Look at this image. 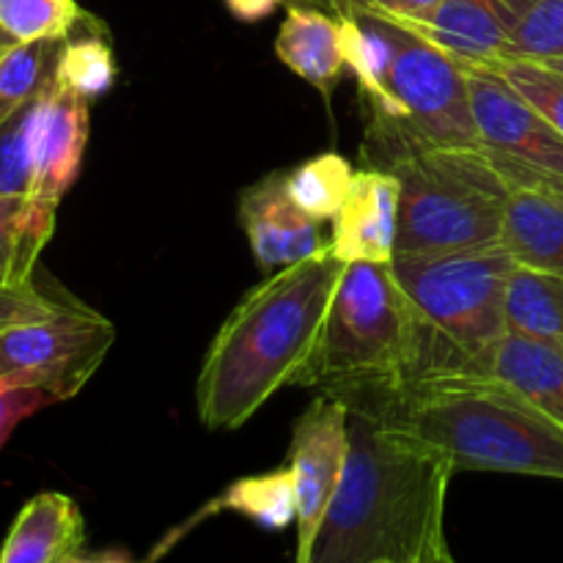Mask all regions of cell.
<instances>
[{"label":"cell","mask_w":563,"mask_h":563,"mask_svg":"<svg viewBox=\"0 0 563 563\" xmlns=\"http://www.w3.org/2000/svg\"><path fill=\"white\" fill-rule=\"evenodd\" d=\"M350 410V449L308 563H423L445 544L454 465L421 440Z\"/></svg>","instance_id":"obj_1"},{"label":"cell","mask_w":563,"mask_h":563,"mask_svg":"<svg viewBox=\"0 0 563 563\" xmlns=\"http://www.w3.org/2000/svg\"><path fill=\"white\" fill-rule=\"evenodd\" d=\"M344 262L324 247L280 267L247 291L209 344L196 379L198 421L212 432L240 429L317 350Z\"/></svg>","instance_id":"obj_2"},{"label":"cell","mask_w":563,"mask_h":563,"mask_svg":"<svg viewBox=\"0 0 563 563\" xmlns=\"http://www.w3.org/2000/svg\"><path fill=\"white\" fill-rule=\"evenodd\" d=\"M333 396L438 449L454 471L563 482V427L495 377L366 385Z\"/></svg>","instance_id":"obj_3"},{"label":"cell","mask_w":563,"mask_h":563,"mask_svg":"<svg viewBox=\"0 0 563 563\" xmlns=\"http://www.w3.org/2000/svg\"><path fill=\"white\" fill-rule=\"evenodd\" d=\"M515 256L504 242L438 256H394L407 319L405 368L396 385L493 377L506 330L504 291Z\"/></svg>","instance_id":"obj_4"},{"label":"cell","mask_w":563,"mask_h":563,"mask_svg":"<svg viewBox=\"0 0 563 563\" xmlns=\"http://www.w3.org/2000/svg\"><path fill=\"white\" fill-rule=\"evenodd\" d=\"M385 22L388 64L377 86L361 93L366 121L361 154L366 168L390 170L423 148L478 146L460 60L407 27Z\"/></svg>","instance_id":"obj_5"},{"label":"cell","mask_w":563,"mask_h":563,"mask_svg":"<svg viewBox=\"0 0 563 563\" xmlns=\"http://www.w3.org/2000/svg\"><path fill=\"white\" fill-rule=\"evenodd\" d=\"M401 187L396 256L500 242L511 187L482 146L423 148L390 168Z\"/></svg>","instance_id":"obj_6"},{"label":"cell","mask_w":563,"mask_h":563,"mask_svg":"<svg viewBox=\"0 0 563 563\" xmlns=\"http://www.w3.org/2000/svg\"><path fill=\"white\" fill-rule=\"evenodd\" d=\"M405 352L407 319L390 262H350L341 269L317 350L295 385L328 396L366 385H396Z\"/></svg>","instance_id":"obj_7"},{"label":"cell","mask_w":563,"mask_h":563,"mask_svg":"<svg viewBox=\"0 0 563 563\" xmlns=\"http://www.w3.org/2000/svg\"><path fill=\"white\" fill-rule=\"evenodd\" d=\"M478 146L511 190L563 192V135L495 66L462 64Z\"/></svg>","instance_id":"obj_8"},{"label":"cell","mask_w":563,"mask_h":563,"mask_svg":"<svg viewBox=\"0 0 563 563\" xmlns=\"http://www.w3.org/2000/svg\"><path fill=\"white\" fill-rule=\"evenodd\" d=\"M113 341L110 319L91 308L66 306L55 317L0 333V377L42 385L66 401L97 374Z\"/></svg>","instance_id":"obj_9"},{"label":"cell","mask_w":563,"mask_h":563,"mask_svg":"<svg viewBox=\"0 0 563 563\" xmlns=\"http://www.w3.org/2000/svg\"><path fill=\"white\" fill-rule=\"evenodd\" d=\"M350 449V410L335 396L317 394L295 421L289 445V471L297 495L295 563H308L313 539L328 515L344 473Z\"/></svg>","instance_id":"obj_10"},{"label":"cell","mask_w":563,"mask_h":563,"mask_svg":"<svg viewBox=\"0 0 563 563\" xmlns=\"http://www.w3.org/2000/svg\"><path fill=\"white\" fill-rule=\"evenodd\" d=\"M88 108L91 102L58 82H53L36 99L31 124L33 181L27 196L60 203V198L75 185L91 132Z\"/></svg>","instance_id":"obj_11"},{"label":"cell","mask_w":563,"mask_h":563,"mask_svg":"<svg viewBox=\"0 0 563 563\" xmlns=\"http://www.w3.org/2000/svg\"><path fill=\"white\" fill-rule=\"evenodd\" d=\"M240 223L262 269H280L317 256L330 240L286 192L284 174H269L240 196Z\"/></svg>","instance_id":"obj_12"},{"label":"cell","mask_w":563,"mask_h":563,"mask_svg":"<svg viewBox=\"0 0 563 563\" xmlns=\"http://www.w3.org/2000/svg\"><path fill=\"white\" fill-rule=\"evenodd\" d=\"M401 187L396 174L379 168L355 170L350 192L333 218L330 251L344 264L379 262L396 256Z\"/></svg>","instance_id":"obj_13"},{"label":"cell","mask_w":563,"mask_h":563,"mask_svg":"<svg viewBox=\"0 0 563 563\" xmlns=\"http://www.w3.org/2000/svg\"><path fill=\"white\" fill-rule=\"evenodd\" d=\"M390 22L427 38L460 64L495 66L515 58L509 36L489 0H440L423 14Z\"/></svg>","instance_id":"obj_14"},{"label":"cell","mask_w":563,"mask_h":563,"mask_svg":"<svg viewBox=\"0 0 563 563\" xmlns=\"http://www.w3.org/2000/svg\"><path fill=\"white\" fill-rule=\"evenodd\" d=\"M86 544V520L69 495L38 493L20 509L0 563H69Z\"/></svg>","instance_id":"obj_15"},{"label":"cell","mask_w":563,"mask_h":563,"mask_svg":"<svg viewBox=\"0 0 563 563\" xmlns=\"http://www.w3.org/2000/svg\"><path fill=\"white\" fill-rule=\"evenodd\" d=\"M275 55L297 77L311 82L324 99L333 97L346 69L341 22L333 11L319 5L289 3L275 38Z\"/></svg>","instance_id":"obj_16"},{"label":"cell","mask_w":563,"mask_h":563,"mask_svg":"<svg viewBox=\"0 0 563 563\" xmlns=\"http://www.w3.org/2000/svg\"><path fill=\"white\" fill-rule=\"evenodd\" d=\"M500 242L522 267L563 278V192L511 190Z\"/></svg>","instance_id":"obj_17"},{"label":"cell","mask_w":563,"mask_h":563,"mask_svg":"<svg viewBox=\"0 0 563 563\" xmlns=\"http://www.w3.org/2000/svg\"><path fill=\"white\" fill-rule=\"evenodd\" d=\"M220 511H234V515L245 517L251 520L253 526L264 528V531H286L289 526L297 522V495H295V478H291L289 465L286 467H275V471L258 473V476H245L236 478L234 484L223 489L218 498L212 500L209 506H203L179 533H170L168 539L163 542V548L154 553L157 559L159 553L170 548L181 533L187 531L190 526H198L201 520H207L209 515H220ZM152 559V561H154ZM148 561V563H152Z\"/></svg>","instance_id":"obj_18"},{"label":"cell","mask_w":563,"mask_h":563,"mask_svg":"<svg viewBox=\"0 0 563 563\" xmlns=\"http://www.w3.org/2000/svg\"><path fill=\"white\" fill-rule=\"evenodd\" d=\"M493 377L563 427V346L506 333L495 350Z\"/></svg>","instance_id":"obj_19"},{"label":"cell","mask_w":563,"mask_h":563,"mask_svg":"<svg viewBox=\"0 0 563 563\" xmlns=\"http://www.w3.org/2000/svg\"><path fill=\"white\" fill-rule=\"evenodd\" d=\"M58 203L33 196H0V284L33 278L38 256L55 234Z\"/></svg>","instance_id":"obj_20"},{"label":"cell","mask_w":563,"mask_h":563,"mask_svg":"<svg viewBox=\"0 0 563 563\" xmlns=\"http://www.w3.org/2000/svg\"><path fill=\"white\" fill-rule=\"evenodd\" d=\"M506 330L563 346V278L517 264L504 291Z\"/></svg>","instance_id":"obj_21"},{"label":"cell","mask_w":563,"mask_h":563,"mask_svg":"<svg viewBox=\"0 0 563 563\" xmlns=\"http://www.w3.org/2000/svg\"><path fill=\"white\" fill-rule=\"evenodd\" d=\"M115 71L119 69H115V55L110 47L108 31L97 16L86 14L64 42L55 82L69 88L86 102H93L113 88Z\"/></svg>","instance_id":"obj_22"},{"label":"cell","mask_w":563,"mask_h":563,"mask_svg":"<svg viewBox=\"0 0 563 563\" xmlns=\"http://www.w3.org/2000/svg\"><path fill=\"white\" fill-rule=\"evenodd\" d=\"M64 42L66 38L16 42L0 55V124L53 86Z\"/></svg>","instance_id":"obj_23"},{"label":"cell","mask_w":563,"mask_h":563,"mask_svg":"<svg viewBox=\"0 0 563 563\" xmlns=\"http://www.w3.org/2000/svg\"><path fill=\"white\" fill-rule=\"evenodd\" d=\"M515 58L563 55V0H489Z\"/></svg>","instance_id":"obj_24"},{"label":"cell","mask_w":563,"mask_h":563,"mask_svg":"<svg viewBox=\"0 0 563 563\" xmlns=\"http://www.w3.org/2000/svg\"><path fill=\"white\" fill-rule=\"evenodd\" d=\"M352 179H355V170H352L350 159L335 152L306 159L289 174H284L289 198L317 223L333 220L339 214Z\"/></svg>","instance_id":"obj_25"},{"label":"cell","mask_w":563,"mask_h":563,"mask_svg":"<svg viewBox=\"0 0 563 563\" xmlns=\"http://www.w3.org/2000/svg\"><path fill=\"white\" fill-rule=\"evenodd\" d=\"M82 16L77 0H0V27L14 42L69 38Z\"/></svg>","instance_id":"obj_26"},{"label":"cell","mask_w":563,"mask_h":563,"mask_svg":"<svg viewBox=\"0 0 563 563\" xmlns=\"http://www.w3.org/2000/svg\"><path fill=\"white\" fill-rule=\"evenodd\" d=\"M511 88L563 135V75L533 58H509L495 64Z\"/></svg>","instance_id":"obj_27"},{"label":"cell","mask_w":563,"mask_h":563,"mask_svg":"<svg viewBox=\"0 0 563 563\" xmlns=\"http://www.w3.org/2000/svg\"><path fill=\"white\" fill-rule=\"evenodd\" d=\"M33 108L36 102L0 124V196H27L31 192Z\"/></svg>","instance_id":"obj_28"},{"label":"cell","mask_w":563,"mask_h":563,"mask_svg":"<svg viewBox=\"0 0 563 563\" xmlns=\"http://www.w3.org/2000/svg\"><path fill=\"white\" fill-rule=\"evenodd\" d=\"M53 405H60L58 396L49 394L42 385L25 383L20 377H0V449L9 443L11 432L25 418Z\"/></svg>","instance_id":"obj_29"},{"label":"cell","mask_w":563,"mask_h":563,"mask_svg":"<svg viewBox=\"0 0 563 563\" xmlns=\"http://www.w3.org/2000/svg\"><path fill=\"white\" fill-rule=\"evenodd\" d=\"M66 306H71V302L53 300L33 280H25V284H0V333L16 328V324L55 317Z\"/></svg>","instance_id":"obj_30"},{"label":"cell","mask_w":563,"mask_h":563,"mask_svg":"<svg viewBox=\"0 0 563 563\" xmlns=\"http://www.w3.org/2000/svg\"><path fill=\"white\" fill-rule=\"evenodd\" d=\"M440 0H330V11L335 16L344 14H374L385 20H407L423 11L434 9Z\"/></svg>","instance_id":"obj_31"},{"label":"cell","mask_w":563,"mask_h":563,"mask_svg":"<svg viewBox=\"0 0 563 563\" xmlns=\"http://www.w3.org/2000/svg\"><path fill=\"white\" fill-rule=\"evenodd\" d=\"M69 563H137L124 550H102V553H77Z\"/></svg>","instance_id":"obj_32"},{"label":"cell","mask_w":563,"mask_h":563,"mask_svg":"<svg viewBox=\"0 0 563 563\" xmlns=\"http://www.w3.org/2000/svg\"><path fill=\"white\" fill-rule=\"evenodd\" d=\"M423 563H456V561H454V555H451L449 544H440V548L434 550V553L429 555V559Z\"/></svg>","instance_id":"obj_33"},{"label":"cell","mask_w":563,"mask_h":563,"mask_svg":"<svg viewBox=\"0 0 563 563\" xmlns=\"http://www.w3.org/2000/svg\"><path fill=\"white\" fill-rule=\"evenodd\" d=\"M542 64L550 66V69H553V71H559V75H563V55H555V58L542 60Z\"/></svg>","instance_id":"obj_34"},{"label":"cell","mask_w":563,"mask_h":563,"mask_svg":"<svg viewBox=\"0 0 563 563\" xmlns=\"http://www.w3.org/2000/svg\"><path fill=\"white\" fill-rule=\"evenodd\" d=\"M11 44H16V42H14V38H11V36H9V33H5V31H3V27H0V55H3V53H5V49H9V47H11Z\"/></svg>","instance_id":"obj_35"}]
</instances>
